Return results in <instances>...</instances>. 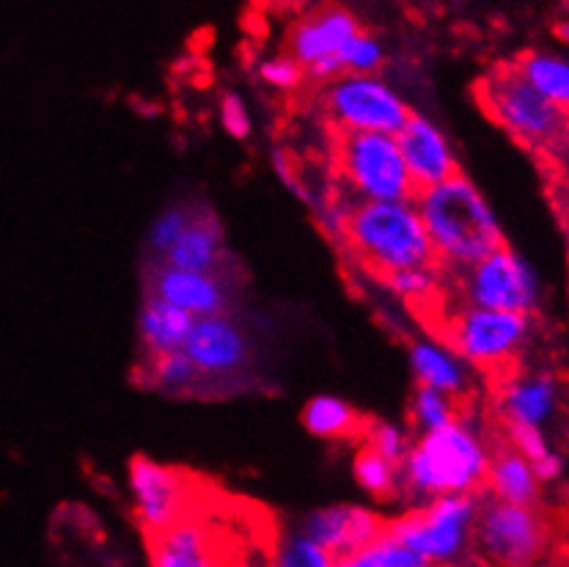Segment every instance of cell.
Instances as JSON below:
<instances>
[{"instance_id": "obj_32", "label": "cell", "mask_w": 569, "mask_h": 567, "mask_svg": "<svg viewBox=\"0 0 569 567\" xmlns=\"http://www.w3.org/2000/svg\"><path fill=\"white\" fill-rule=\"evenodd\" d=\"M341 74H361V78H371L386 67V48L375 33L361 31L341 48L339 53Z\"/></svg>"}, {"instance_id": "obj_40", "label": "cell", "mask_w": 569, "mask_h": 567, "mask_svg": "<svg viewBox=\"0 0 569 567\" xmlns=\"http://www.w3.org/2000/svg\"><path fill=\"white\" fill-rule=\"evenodd\" d=\"M333 567H358V565L352 563V559H336Z\"/></svg>"}, {"instance_id": "obj_24", "label": "cell", "mask_w": 569, "mask_h": 567, "mask_svg": "<svg viewBox=\"0 0 569 567\" xmlns=\"http://www.w3.org/2000/svg\"><path fill=\"white\" fill-rule=\"evenodd\" d=\"M515 69L561 113L569 116V58L550 50H526L515 58Z\"/></svg>"}, {"instance_id": "obj_22", "label": "cell", "mask_w": 569, "mask_h": 567, "mask_svg": "<svg viewBox=\"0 0 569 567\" xmlns=\"http://www.w3.org/2000/svg\"><path fill=\"white\" fill-rule=\"evenodd\" d=\"M193 317L173 306L162 304L154 295L143 292V304L138 309V339H141V358L166 356L182 350L193 331Z\"/></svg>"}, {"instance_id": "obj_27", "label": "cell", "mask_w": 569, "mask_h": 567, "mask_svg": "<svg viewBox=\"0 0 569 567\" xmlns=\"http://www.w3.org/2000/svg\"><path fill=\"white\" fill-rule=\"evenodd\" d=\"M352 477H356L358 488L369 494L371 499L391 501L402 496V471L386 460L382 455L371 452V449L361 447L352 457Z\"/></svg>"}, {"instance_id": "obj_3", "label": "cell", "mask_w": 569, "mask_h": 567, "mask_svg": "<svg viewBox=\"0 0 569 567\" xmlns=\"http://www.w3.org/2000/svg\"><path fill=\"white\" fill-rule=\"evenodd\" d=\"M341 242L377 279L438 265L416 201H356Z\"/></svg>"}, {"instance_id": "obj_13", "label": "cell", "mask_w": 569, "mask_h": 567, "mask_svg": "<svg viewBox=\"0 0 569 567\" xmlns=\"http://www.w3.org/2000/svg\"><path fill=\"white\" fill-rule=\"evenodd\" d=\"M184 356L193 361L199 375L209 384H229L248 372L253 358V345L246 326L234 315H214L193 322Z\"/></svg>"}, {"instance_id": "obj_35", "label": "cell", "mask_w": 569, "mask_h": 567, "mask_svg": "<svg viewBox=\"0 0 569 567\" xmlns=\"http://www.w3.org/2000/svg\"><path fill=\"white\" fill-rule=\"evenodd\" d=\"M220 127L234 141H248L253 132V116L248 111V102L240 91H223L218 100Z\"/></svg>"}, {"instance_id": "obj_15", "label": "cell", "mask_w": 569, "mask_h": 567, "mask_svg": "<svg viewBox=\"0 0 569 567\" xmlns=\"http://www.w3.org/2000/svg\"><path fill=\"white\" fill-rule=\"evenodd\" d=\"M386 526L388 520L380 513L363 505H350V501L317 507L300 520V531L333 559L356 557L386 531Z\"/></svg>"}, {"instance_id": "obj_28", "label": "cell", "mask_w": 569, "mask_h": 567, "mask_svg": "<svg viewBox=\"0 0 569 567\" xmlns=\"http://www.w3.org/2000/svg\"><path fill=\"white\" fill-rule=\"evenodd\" d=\"M196 210H199V207L190 205V201H173V205L162 207V210L157 212L147 231V251L149 257H152V262H160V259L166 257L168 248H171L173 242L179 240V235L190 227Z\"/></svg>"}, {"instance_id": "obj_29", "label": "cell", "mask_w": 569, "mask_h": 567, "mask_svg": "<svg viewBox=\"0 0 569 567\" xmlns=\"http://www.w3.org/2000/svg\"><path fill=\"white\" fill-rule=\"evenodd\" d=\"M443 279L446 273L440 265H423V268L399 270L380 281L405 304H429V300H438Z\"/></svg>"}, {"instance_id": "obj_12", "label": "cell", "mask_w": 569, "mask_h": 567, "mask_svg": "<svg viewBox=\"0 0 569 567\" xmlns=\"http://www.w3.org/2000/svg\"><path fill=\"white\" fill-rule=\"evenodd\" d=\"M127 488H130L132 515L147 537L160 535L199 505L196 479L188 471L157 462L147 455H136L130 460Z\"/></svg>"}, {"instance_id": "obj_31", "label": "cell", "mask_w": 569, "mask_h": 567, "mask_svg": "<svg viewBox=\"0 0 569 567\" xmlns=\"http://www.w3.org/2000/svg\"><path fill=\"white\" fill-rule=\"evenodd\" d=\"M333 563L336 559L325 548H319L303 531L295 529L278 537L267 567H333Z\"/></svg>"}, {"instance_id": "obj_6", "label": "cell", "mask_w": 569, "mask_h": 567, "mask_svg": "<svg viewBox=\"0 0 569 567\" xmlns=\"http://www.w3.org/2000/svg\"><path fill=\"white\" fill-rule=\"evenodd\" d=\"M479 496H443L388 520L386 531L429 567H457L473 551Z\"/></svg>"}, {"instance_id": "obj_5", "label": "cell", "mask_w": 569, "mask_h": 567, "mask_svg": "<svg viewBox=\"0 0 569 567\" xmlns=\"http://www.w3.org/2000/svg\"><path fill=\"white\" fill-rule=\"evenodd\" d=\"M336 173L352 201H416L418 190L393 136L380 132H339Z\"/></svg>"}, {"instance_id": "obj_34", "label": "cell", "mask_w": 569, "mask_h": 567, "mask_svg": "<svg viewBox=\"0 0 569 567\" xmlns=\"http://www.w3.org/2000/svg\"><path fill=\"white\" fill-rule=\"evenodd\" d=\"M257 74L261 83L270 86L272 91H281V94H292V91H298L309 80L306 78V69L287 53L264 58L257 67Z\"/></svg>"}, {"instance_id": "obj_41", "label": "cell", "mask_w": 569, "mask_h": 567, "mask_svg": "<svg viewBox=\"0 0 569 567\" xmlns=\"http://www.w3.org/2000/svg\"><path fill=\"white\" fill-rule=\"evenodd\" d=\"M556 160H565V163H569V138H567V143H565V149H561V155Z\"/></svg>"}, {"instance_id": "obj_2", "label": "cell", "mask_w": 569, "mask_h": 567, "mask_svg": "<svg viewBox=\"0 0 569 567\" xmlns=\"http://www.w3.org/2000/svg\"><path fill=\"white\" fill-rule=\"evenodd\" d=\"M492 447L476 419L462 410L455 425L418 436L399 466L402 494L427 505L443 496H479L485 490Z\"/></svg>"}, {"instance_id": "obj_30", "label": "cell", "mask_w": 569, "mask_h": 567, "mask_svg": "<svg viewBox=\"0 0 569 567\" xmlns=\"http://www.w3.org/2000/svg\"><path fill=\"white\" fill-rule=\"evenodd\" d=\"M361 436H363L366 449L382 455L386 460H391L393 466H402L405 457H408L410 447H413L416 441L408 425H399V421H391V419L366 421Z\"/></svg>"}, {"instance_id": "obj_14", "label": "cell", "mask_w": 569, "mask_h": 567, "mask_svg": "<svg viewBox=\"0 0 569 567\" xmlns=\"http://www.w3.org/2000/svg\"><path fill=\"white\" fill-rule=\"evenodd\" d=\"M147 295H154L162 304L184 311L193 320L231 315V306H234L231 281L226 273H193V270H177L160 262H149Z\"/></svg>"}, {"instance_id": "obj_17", "label": "cell", "mask_w": 569, "mask_h": 567, "mask_svg": "<svg viewBox=\"0 0 569 567\" xmlns=\"http://www.w3.org/2000/svg\"><path fill=\"white\" fill-rule=\"evenodd\" d=\"M361 31V20L347 6H319L289 28L287 56L311 69L313 63L339 58L341 48Z\"/></svg>"}, {"instance_id": "obj_11", "label": "cell", "mask_w": 569, "mask_h": 567, "mask_svg": "<svg viewBox=\"0 0 569 567\" xmlns=\"http://www.w3.org/2000/svg\"><path fill=\"white\" fill-rule=\"evenodd\" d=\"M149 567H240L229 518L199 501L177 524L149 537Z\"/></svg>"}, {"instance_id": "obj_19", "label": "cell", "mask_w": 569, "mask_h": 567, "mask_svg": "<svg viewBox=\"0 0 569 567\" xmlns=\"http://www.w3.org/2000/svg\"><path fill=\"white\" fill-rule=\"evenodd\" d=\"M408 364L416 386L440 391L466 402L473 389V372L443 339L418 337L408 347Z\"/></svg>"}, {"instance_id": "obj_10", "label": "cell", "mask_w": 569, "mask_h": 567, "mask_svg": "<svg viewBox=\"0 0 569 567\" xmlns=\"http://www.w3.org/2000/svg\"><path fill=\"white\" fill-rule=\"evenodd\" d=\"M319 108L339 132H380L397 136L410 119V106L380 74H341L319 91Z\"/></svg>"}, {"instance_id": "obj_38", "label": "cell", "mask_w": 569, "mask_h": 567, "mask_svg": "<svg viewBox=\"0 0 569 567\" xmlns=\"http://www.w3.org/2000/svg\"><path fill=\"white\" fill-rule=\"evenodd\" d=\"M533 474H537V479H539V485H553V483H559L561 477H565V457H561L559 452H553V455H548L545 457V460H539V462H533Z\"/></svg>"}, {"instance_id": "obj_16", "label": "cell", "mask_w": 569, "mask_h": 567, "mask_svg": "<svg viewBox=\"0 0 569 567\" xmlns=\"http://www.w3.org/2000/svg\"><path fill=\"white\" fill-rule=\"evenodd\" d=\"M393 138H397L399 152H402L418 193L438 188V185L449 182L451 177L460 173V158H457L455 143L440 130L438 121L429 119V116L413 111Z\"/></svg>"}, {"instance_id": "obj_9", "label": "cell", "mask_w": 569, "mask_h": 567, "mask_svg": "<svg viewBox=\"0 0 569 567\" xmlns=\"http://www.w3.org/2000/svg\"><path fill=\"white\" fill-rule=\"evenodd\" d=\"M449 279H455L457 300L466 306L526 317H533V311L542 306V279L533 265L509 246H501L490 257Z\"/></svg>"}, {"instance_id": "obj_1", "label": "cell", "mask_w": 569, "mask_h": 567, "mask_svg": "<svg viewBox=\"0 0 569 567\" xmlns=\"http://www.w3.org/2000/svg\"><path fill=\"white\" fill-rule=\"evenodd\" d=\"M416 210L432 242L435 262L446 276L462 273L507 246L490 201L462 171L438 188L421 190L416 196Z\"/></svg>"}, {"instance_id": "obj_20", "label": "cell", "mask_w": 569, "mask_h": 567, "mask_svg": "<svg viewBox=\"0 0 569 567\" xmlns=\"http://www.w3.org/2000/svg\"><path fill=\"white\" fill-rule=\"evenodd\" d=\"M160 265L193 273H226V235L218 216L199 207L190 227L168 248Z\"/></svg>"}, {"instance_id": "obj_39", "label": "cell", "mask_w": 569, "mask_h": 567, "mask_svg": "<svg viewBox=\"0 0 569 567\" xmlns=\"http://www.w3.org/2000/svg\"><path fill=\"white\" fill-rule=\"evenodd\" d=\"M553 31H556V37L561 39V42H569V20H559V22H556Z\"/></svg>"}, {"instance_id": "obj_4", "label": "cell", "mask_w": 569, "mask_h": 567, "mask_svg": "<svg viewBox=\"0 0 569 567\" xmlns=\"http://www.w3.org/2000/svg\"><path fill=\"white\" fill-rule=\"evenodd\" d=\"M476 100L485 113L531 152L556 160L569 138V116L550 106L512 67L498 63L476 83Z\"/></svg>"}, {"instance_id": "obj_23", "label": "cell", "mask_w": 569, "mask_h": 567, "mask_svg": "<svg viewBox=\"0 0 569 567\" xmlns=\"http://www.w3.org/2000/svg\"><path fill=\"white\" fill-rule=\"evenodd\" d=\"M300 421L309 436L322 441H345V438L361 436L366 419L356 410V405L336 395H313L300 410Z\"/></svg>"}, {"instance_id": "obj_7", "label": "cell", "mask_w": 569, "mask_h": 567, "mask_svg": "<svg viewBox=\"0 0 569 567\" xmlns=\"http://www.w3.org/2000/svg\"><path fill=\"white\" fill-rule=\"evenodd\" d=\"M553 520L539 507L481 499L473 554L490 567H539L553 551Z\"/></svg>"}, {"instance_id": "obj_37", "label": "cell", "mask_w": 569, "mask_h": 567, "mask_svg": "<svg viewBox=\"0 0 569 567\" xmlns=\"http://www.w3.org/2000/svg\"><path fill=\"white\" fill-rule=\"evenodd\" d=\"M553 201L559 207L561 218L569 223V163H565V160H553Z\"/></svg>"}, {"instance_id": "obj_8", "label": "cell", "mask_w": 569, "mask_h": 567, "mask_svg": "<svg viewBox=\"0 0 569 567\" xmlns=\"http://www.w3.org/2000/svg\"><path fill=\"white\" fill-rule=\"evenodd\" d=\"M533 334V317L479 309L457 300L446 315L443 341L470 369H507L520 358Z\"/></svg>"}, {"instance_id": "obj_21", "label": "cell", "mask_w": 569, "mask_h": 567, "mask_svg": "<svg viewBox=\"0 0 569 567\" xmlns=\"http://www.w3.org/2000/svg\"><path fill=\"white\" fill-rule=\"evenodd\" d=\"M485 490L490 494V499L507 501V505L539 507L542 501V485H539L531 462L503 441L492 447Z\"/></svg>"}, {"instance_id": "obj_36", "label": "cell", "mask_w": 569, "mask_h": 567, "mask_svg": "<svg viewBox=\"0 0 569 567\" xmlns=\"http://www.w3.org/2000/svg\"><path fill=\"white\" fill-rule=\"evenodd\" d=\"M503 430H507L503 432V444H509V447L526 457L531 466L556 452V449L550 447L548 436H545L542 430H537V427H503Z\"/></svg>"}, {"instance_id": "obj_18", "label": "cell", "mask_w": 569, "mask_h": 567, "mask_svg": "<svg viewBox=\"0 0 569 567\" xmlns=\"http://www.w3.org/2000/svg\"><path fill=\"white\" fill-rule=\"evenodd\" d=\"M503 427H537L542 430L559 410V384L550 372L509 375L496 397Z\"/></svg>"}, {"instance_id": "obj_25", "label": "cell", "mask_w": 569, "mask_h": 567, "mask_svg": "<svg viewBox=\"0 0 569 567\" xmlns=\"http://www.w3.org/2000/svg\"><path fill=\"white\" fill-rule=\"evenodd\" d=\"M141 375L143 384L149 389H160L162 395H193V391L207 389L204 378L199 375V369L193 367L184 350L166 352V356L154 358H141Z\"/></svg>"}, {"instance_id": "obj_33", "label": "cell", "mask_w": 569, "mask_h": 567, "mask_svg": "<svg viewBox=\"0 0 569 567\" xmlns=\"http://www.w3.org/2000/svg\"><path fill=\"white\" fill-rule=\"evenodd\" d=\"M347 559H352L358 567H429L416 551H410L405 543H399L388 531H382L375 543H369L356 557Z\"/></svg>"}, {"instance_id": "obj_26", "label": "cell", "mask_w": 569, "mask_h": 567, "mask_svg": "<svg viewBox=\"0 0 569 567\" xmlns=\"http://www.w3.org/2000/svg\"><path fill=\"white\" fill-rule=\"evenodd\" d=\"M462 410H466V402H460V399L416 386L408 402V427L410 432H418V436H429V432L455 425Z\"/></svg>"}]
</instances>
